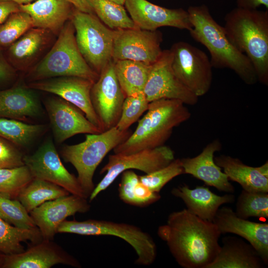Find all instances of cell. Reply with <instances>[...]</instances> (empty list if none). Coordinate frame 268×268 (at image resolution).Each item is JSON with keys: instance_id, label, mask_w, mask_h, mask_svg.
I'll return each instance as SVG.
<instances>
[{"instance_id": "cell-1", "label": "cell", "mask_w": 268, "mask_h": 268, "mask_svg": "<svg viewBox=\"0 0 268 268\" xmlns=\"http://www.w3.org/2000/svg\"><path fill=\"white\" fill-rule=\"evenodd\" d=\"M221 233L212 222L187 208L170 213L157 235L167 244L177 263L184 268H207L220 251Z\"/></svg>"}, {"instance_id": "cell-2", "label": "cell", "mask_w": 268, "mask_h": 268, "mask_svg": "<svg viewBox=\"0 0 268 268\" xmlns=\"http://www.w3.org/2000/svg\"><path fill=\"white\" fill-rule=\"evenodd\" d=\"M187 10L193 26L190 35L207 48L212 67L229 68L245 83L255 84L258 79L250 60L230 42L223 27L213 18L207 6H190Z\"/></svg>"}, {"instance_id": "cell-3", "label": "cell", "mask_w": 268, "mask_h": 268, "mask_svg": "<svg viewBox=\"0 0 268 268\" xmlns=\"http://www.w3.org/2000/svg\"><path fill=\"white\" fill-rule=\"evenodd\" d=\"M225 34L233 46L246 55L258 81L268 85V10L236 7L224 17Z\"/></svg>"}, {"instance_id": "cell-4", "label": "cell", "mask_w": 268, "mask_h": 268, "mask_svg": "<svg viewBox=\"0 0 268 268\" xmlns=\"http://www.w3.org/2000/svg\"><path fill=\"white\" fill-rule=\"evenodd\" d=\"M146 114L136 129L113 149L114 153L127 154L164 145L173 129L189 120L191 114L182 102L161 99L149 102Z\"/></svg>"}, {"instance_id": "cell-5", "label": "cell", "mask_w": 268, "mask_h": 268, "mask_svg": "<svg viewBox=\"0 0 268 268\" xmlns=\"http://www.w3.org/2000/svg\"><path fill=\"white\" fill-rule=\"evenodd\" d=\"M99 74L86 63L76 44L70 19L65 24L58 38L45 57L29 69L32 81L61 76H77L95 82Z\"/></svg>"}, {"instance_id": "cell-6", "label": "cell", "mask_w": 268, "mask_h": 268, "mask_svg": "<svg viewBox=\"0 0 268 268\" xmlns=\"http://www.w3.org/2000/svg\"><path fill=\"white\" fill-rule=\"evenodd\" d=\"M132 133L130 130L121 131L115 126L100 133L87 134L83 142L62 148V156L75 168L77 180L87 198L94 189L93 178L98 166L111 150Z\"/></svg>"}, {"instance_id": "cell-7", "label": "cell", "mask_w": 268, "mask_h": 268, "mask_svg": "<svg viewBox=\"0 0 268 268\" xmlns=\"http://www.w3.org/2000/svg\"><path fill=\"white\" fill-rule=\"evenodd\" d=\"M57 233L117 237L135 250L137 255L135 263L139 265H151L157 256L156 245L151 235L140 228L128 223L93 219L81 221L66 219L59 225Z\"/></svg>"}, {"instance_id": "cell-8", "label": "cell", "mask_w": 268, "mask_h": 268, "mask_svg": "<svg viewBox=\"0 0 268 268\" xmlns=\"http://www.w3.org/2000/svg\"><path fill=\"white\" fill-rule=\"evenodd\" d=\"M70 19L80 53L91 68L99 75L112 60L115 30L106 26L93 13L76 9L72 11Z\"/></svg>"}, {"instance_id": "cell-9", "label": "cell", "mask_w": 268, "mask_h": 268, "mask_svg": "<svg viewBox=\"0 0 268 268\" xmlns=\"http://www.w3.org/2000/svg\"><path fill=\"white\" fill-rule=\"evenodd\" d=\"M172 67L182 83L197 97L209 90L212 81V66L206 53L189 44L180 41L170 49Z\"/></svg>"}, {"instance_id": "cell-10", "label": "cell", "mask_w": 268, "mask_h": 268, "mask_svg": "<svg viewBox=\"0 0 268 268\" xmlns=\"http://www.w3.org/2000/svg\"><path fill=\"white\" fill-rule=\"evenodd\" d=\"M174 159L173 151L164 145L131 154L110 155L107 163L100 171V174L106 173L94 187L89 197V201L94 200L99 194L107 189L118 176L126 170L136 169L146 174H149L166 166Z\"/></svg>"}, {"instance_id": "cell-11", "label": "cell", "mask_w": 268, "mask_h": 268, "mask_svg": "<svg viewBox=\"0 0 268 268\" xmlns=\"http://www.w3.org/2000/svg\"><path fill=\"white\" fill-rule=\"evenodd\" d=\"M23 161L33 178L50 182L70 194L87 198L77 178L63 165L51 139L44 142L33 154L24 156Z\"/></svg>"}, {"instance_id": "cell-12", "label": "cell", "mask_w": 268, "mask_h": 268, "mask_svg": "<svg viewBox=\"0 0 268 268\" xmlns=\"http://www.w3.org/2000/svg\"><path fill=\"white\" fill-rule=\"evenodd\" d=\"M162 33L134 28L115 30L112 60H128L149 65L161 55Z\"/></svg>"}, {"instance_id": "cell-13", "label": "cell", "mask_w": 268, "mask_h": 268, "mask_svg": "<svg viewBox=\"0 0 268 268\" xmlns=\"http://www.w3.org/2000/svg\"><path fill=\"white\" fill-rule=\"evenodd\" d=\"M172 53L163 50L159 58L151 65L143 92L149 102L161 99H175L185 105H194L199 97L179 80L172 67Z\"/></svg>"}, {"instance_id": "cell-14", "label": "cell", "mask_w": 268, "mask_h": 268, "mask_svg": "<svg viewBox=\"0 0 268 268\" xmlns=\"http://www.w3.org/2000/svg\"><path fill=\"white\" fill-rule=\"evenodd\" d=\"M93 108L103 132L116 126L126 97L116 75L112 60L99 74L90 92Z\"/></svg>"}, {"instance_id": "cell-15", "label": "cell", "mask_w": 268, "mask_h": 268, "mask_svg": "<svg viewBox=\"0 0 268 268\" xmlns=\"http://www.w3.org/2000/svg\"><path fill=\"white\" fill-rule=\"evenodd\" d=\"M94 82L77 76H61L32 81L26 86L58 95L84 113L86 118L103 132L90 96Z\"/></svg>"}, {"instance_id": "cell-16", "label": "cell", "mask_w": 268, "mask_h": 268, "mask_svg": "<svg viewBox=\"0 0 268 268\" xmlns=\"http://www.w3.org/2000/svg\"><path fill=\"white\" fill-rule=\"evenodd\" d=\"M124 4L139 29L155 31L169 26L190 31L193 27L187 10L183 8H168L147 0H125Z\"/></svg>"}, {"instance_id": "cell-17", "label": "cell", "mask_w": 268, "mask_h": 268, "mask_svg": "<svg viewBox=\"0 0 268 268\" xmlns=\"http://www.w3.org/2000/svg\"><path fill=\"white\" fill-rule=\"evenodd\" d=\"M90 205L86 199L68 195L47 201L31 210L29 214L43 239L53 240L60 224L76 213L88 211Z\"/></svg>"}, {"instance_id": "cell-18", "label": "cell", "mask_w": 268, "mask_h": 268, "mask_svg": "<svg viewBox=\"0 0 268 268\" xmlns=\"http://www.w3.org/2000/svg\"><path fill=\"white\" fill-rule=\"evenodd\" d=\"M45 106L55 139L58 143H62L77 134L102 132L76 107L61 98L47 100Z\"/></svg>"}, {"instance_id": "cell-19", "label": "cell", "mask_w": 268, "mask_h": 268, "mask_svg": "<svg viewBox=\"0 0 268 268\" xmlns=\"http://www.w3.org/2000/svg\"><path fill=\"white\" fill-rule=\"evenodd\" d=\"M52 241L43 239L21 253L3 254L1 268H50L57 264L81 267L76 259Z\"/></svg>"}, {"instance_id": "cell-20", "label": "cell", "mask_w": 268, "mask_h": 268, "mask_svg": "<svg viewBox=\"0 0 268 268\" xmlns=\"http://www.w3.org/2000/svg\"><path fill=\"white\" fill-rule=\"evenodd\" d=\"M221 234L233 233L246 240L268 264V224L251 221L238 216L231 208H219L212 221Z\"/></svg>"}, {"instance_id": "cell-21", "label": "cell", "mask_w": 268, "mask_h": 268, "mask_svg": "<svg viewBox=\"0 0 268 268\" xmlns=\"http://www.w3.org/2000/svg\"><path fill=\"white\" fill-rule=\"evenodd\" d=\"M222 147L220 141L214 139L209 142L197 156L180 159L184 174H190L218 191L233 194L234 186L226 175L214 162V153Z\"/></svg>"}, {"instance_id": "cell-22", "label": "cell", "mask_w": 268, "mask_h": 268, "mask_svg": "<svg viewBox=\"0 0 268 268\" xmlns=\"http://www.w3.org/2000/svg\"><path fill=\"white\" fill-rule=\"evenodd\" d=\"M173 196L181 199L187 206V209L199 217L212 221L219 207L234 202L235 197L227 193L218 196L212 192L208 187L197 186L190 189L187 185L180 186L171 190Z\"/></svg>"}, {"instance_id": "cell-23", "label": "cell", "mask_w": 268, "mask_h": 268, "mask_svg": "<svg viewBox=\"0 0 268 268\" xmlns=\"http://www.w3.org/2000/svg\"><path fill=\"white\" fill-rule=\"evenodd\" d=\"M72 4L67 0H36L19 5L20 10L31 17L32 26L47 30L55 34L60 33L70 19Z\"/></svg>"}, {"instance_id": "cell-24", "label": "cell", "mask_w": 268, "mask_h": 268, "mask_svg": "<svg viewBox=\"0 0 268 268\" xmlns=\"http://www.w3.org/2000/svg\"><path fill=\"white\" fill-rule=\"evenodd\" d=\"M214 160L229 180L239 184L243 190L268 193V161L261 166L252 167L229 155H221L214 157Z\"/></svg>"}, {"instance_id": "cell-25", "label": "cell", "mask_w": 268, "mask_h": 268, "mask_svg": "<svg viewBox=\"0 0 268 268\" xmlns=\"http://www.w3.org/2000/svg\"><path fill=\"white\" fill-rule=\"evenodd\" d=\"M214 261L207 268H261L266 265L260 255L242 239L227 236Z\"/></svg>"}, {"instance_id": "cell-26", "label": "cell", "mask_w": 268, "mask_h": 268, "mask_svg": "<svg viewBox=\"0 0 268 268\" xmlns=\"http://www.w3.org/2000/svg\"><path fill=\"white\" fill-rule=\"evenodd\" d=\"M31 89L16 86L0 91V118L26 121L41 112L38 99Z\"/></svg>"}, {"instance_id": "cell-27", "label": "cell", "mask_w": 268, "mask_h": 268, "mask_svg": "<svg viewBox=\"0 0 268 268\" xmlns=\"http://www.w3.org/2000/svg\"><path fill=\"white\" fill-rule=\"evenodd\" d=\"M50 31L32 27L9 46L8 57L14 68L25 70L34 61L48 44Z\"/></svg>"}, {"instance_id": "cell-28", "label": "cell", "mask_w": 268, "mask_h": 268, "mask_svg": "<svg viewBox=\"0 0 268 268\" xmlns=\"http://www.w3.org/2000/svg\"><path fill=\"white\" fill-rule=\"evenodd\" d=\"M114 63L117 78L126 96L143 92L151 65L128 60Z\"/></svg>"}, {"instance_id": "cell-29", "label": "cell", "mask_w": 268, "mask_h": 268, "mask_svg": "<svg viewBox=\"0 0 268 268\" xmlns=\"http://www.w3.org/2000/svg\"><path fill=\"white\" fill-rule=\"evenodd\" d=\"M70 193L62 187L41 179L33 178L20 192L17 199L29 213L45 202Z\"/></svg>"}, {"instance_id": "cell-30", "label": "cell", "mask_w": 268, "mask_h": 268, "mask_svg": "<svg viewBox=\"0 0 268 268\" xmlns=\"http://www.w3.org/2000/svg\"><path fill=\"white\" fill-rule=\"evenodd\" d=\"M43 239L37 228L26 229L13 226L0 217V253L4 255L18 254L24 251L22 242L32 244Z\"/></svg>"}, {"instance_id": "cell-31", "label": "cell", "mask_w": 268, "mask_h": 268, "mask_svg": "<svg viewBox=\"0 0 268 268\" xmlns=\"http://www.w3.org/2000/svg\"><path fill=\"white\" fill-rule=\"evenodd\" d=\"M100 20L111 29L137 28L123 5L108 0H87Z\"/></svg>"}, {"instance_id": "cell-32", "label": "cell", "mask_w": 268, "mask_h": 268, "mask_svg": "<svg viewBox=\"0 0 268 268\" xmlns=\"http://www.w3.org/2000/svg\"><path fill=\"white\" fill-rule=\"evenodd\" d=\"M43 125H32L22 121L0 118V136L17 147H25L45 130Z\"/></svg>"}, {"instance_id": "cell-33", "label": "cell", "mask_w": 268, "mask_h": 268, "mask_svg": "<svg viewBox=\"0 0 268 268\" xmlns=\"http://www.w3.org/2000/svg\"><path fill=\"white\" fill-rule=\"evenodd\" d=\"M236 215L244 219L256 217L268 218V193L242 190L236 202Z\"/></svg>"}, {"instance_id": "cell-34", "label": "cell", "mask_w": 268, "mask_h": 268, "mask_svg": "<svg viewBox=\"0 0 268 268\" xmlns=\"http://www.w3.org/2000/svg\"><path fill=\"white\" fill-rule=\"evenodd\" d=\"M33 179L28 167L24 165L0 169V194L17 199L20 191Z\"/></svg>"}, {"instance_id": "cell-35", "label": "cell", "mask_w": 268, "mask_h": 268, "mask_svg": "<svg viewBox=\"0 0 268 268\" xmlns=\"http://www.w3.org/2000/svg\"><path fill=\"white\" fill-rule=\"evenodd\" d=\"M0 217L18 228L31 229L37 228L29 213L16 199L0 194Z\"/></svg>"}, {"instance_id": "cell-36", "label": "cell", "mask_w": 268, "mask_h": 268, "mask_svg": "<svg viewBox=\"0 0 268 268\" xmlns=\"http://www.w3.org/2000/svg\"><path fill=\"white\" fill-rule=\"evenodd\" d=\"M32 27V19L27 13H12L0 24V47L11 45Z\"/></svg>"}, {"instance_id": "cell-37", "label": "cell", "mask_w": 268, "mask_h": 268, "mask_svg": "<svg viewBox=\"0 0 268 268\" xmlns=\"http://www.w3.org/2000/svg\"><path fill=\"white\" fill-rule=\"evenodd\" d=\"M149 103L143 92L126 96L116 128L121 131L129 130L147 110Z\"/></svg>"}, {"instance_id": "cell-38", "label": "cell", "mask_w": 268, "mask_h": 268, "mask_svg": "<svg viewBox=\"0 0 268 268\" xmlns=\"http://www.w3.org/2000/svg\"><path fill=\"white\" fill-rule=\"evenodd\" d=\"M184 174L180 159H174L166 166L149 174L139 176L140 182L153 192L159 193L175 177Z\"/></svg>"}, {"instance_id": "cell-39", "label": "cell", "mask_w": 268, "mask_h": 268, "mask_svg": "<svg viewBox=\"0 0 268 268\" xmlns=\"http://www.w3.org/2000/svg\"><path fill=\"white\" fill-rule=\"evenodd\" d=\"M23 157L18 147L0 136V169L24 165Z\"/></svg>"}, {"instance_id": "cell-40", "label": "cell", "mask_w": 268, "mask_h": 268, "mask_svg": "<svg viewBox=\"0 0 268 268\" xmlns=\"http://www.w3.org/2000/svg\"><path fill=\"white\" fill-rule=\"evenodd\" d=\"M139 181V176L133 170H128L122 173L118 191L119 198L124 202L135 206L133 192L134 186Z\"/></svg>"}, {"instance_id": "cell-41", "label": "cell", "mask_w": 268, "mask_h": 268, "mask_svg": "<svg viewBox=\"0 0 268 268\" xmlns=\"http://www.w3.org/2000/svg\"><path fill=\"white\" fill-rule=\"evenodd\" d=\"M134 197L135 206L145 207L158 201L161 198L159 193L153 192L139 181L134 186Z\"/></svg>"}, {"instance_id": "cell-42", "label": "cell", "mask_w": 268, "mask_h": 268, "mask_svg": "<svg viewBox=\"0 0 268 268\" xmlns=\"http://www.w3.org/2000/svg\"><path fill=\"white\" fill-rule=\"evenodd\" d=\"M15 74V68L0 52V82L10 80Z\"/></svg>"}, {"instance_id": "cell-43", "label": "cell", "mask_w": 268, "mask_h": 268, "mask_svg": "<svg viewBox=\"0 0 268 268\" xmlns=\"http://www.w3.org/2000/svg\"><path fill=\"white\" fill-rule=\"evenodd\" d=\"M19 10V4L11 1L0 0V24L10 14Z\"/></svg>"}, {"instance_id": "cell-44", "label": "cell", "mask_w": 268, "mask_h": 268, "mask_svg": "<svg viewBox=\"0 0 268 268\" xmlns=\"http://www.w3.org/2000/svg\"><path fill=\"white\" fill-rule=\"evenodd\" d=\"M237 7L254 9H258L261 5L268 9V0H236Z\"/></svg>"}, {"instance_id": "cell-45", "label": "cell", "mask_w": 268, "mask_h": 268, "mask_svg": "<svg viewBox=\"0 0 268 268\" xmlns=\"http://www.w3.org/2000/svg\"><path fill=\"white\" fill-rule=\"evenodd\" d=\"M72 5H73L75 9L82 12L93 13V11L88 2L87 0H67Z\"/></svg>"}, {"instance_id": "cell-46", "label": "cell", "mask_w": 268, "mask_h": 268, "mask_svg": "<svg viewBox=\"0 0 268 268\" xmlns=\"http://www.w3.org/2000/svg\"><path fill=\"white\" fill-rule=\"evenodd\" d=\"M14 2L19 5L25 4L33 2L36 0H4Z\"/></svg>"}, {"instance_id": "cell-47", "label": "cell", "mask_w": 268, "mask_h": 268, "mask_svg": "<svg viewBox=\"0 0 268 268\" xmlns=\"http://www.w3.org/2000/svg\"><path fill=\"white\" fill-rule=\"evenodd\" d=\"M109 1H111L112 2L116 3L117 4L124 5L125 4V0H108Z\"/></svg>"}, {"instance_id": "cell-48", "label": "cell", "mask_w": 268, "mask_h": 268, "mask_svg": "<svg viewBox=\"0 0 268 268\" xmlns=\"http://www.w3.org/2000/svg\"><path fill=\"white\" fill-rule=\"evenodd\" d=\"M3 254L0 253V268H1L2 261H3Z\"/></svg>"}]
</instances>
